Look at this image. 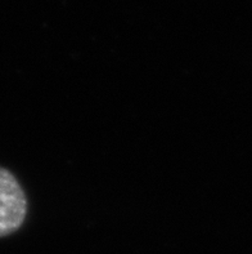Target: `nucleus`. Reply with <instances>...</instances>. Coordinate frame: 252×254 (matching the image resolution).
I'll list each match as a JSON object with an SVG mask.
<instances>
[{"label": "nucleus", "instance_id": "f257e3e1", "mask_svg": "<svg viewBox=\"0 0 252 254\" xmlns=\"http://www.w3.org/2000/svg\"><path fill=\"white\" fill-rule=\"evenodd\" d=\"M27 199L14 174L0 167V238L8 236L23 225Z\"/></svg>", "mask_w": 252, "mask_h": 254}]
</instances>
